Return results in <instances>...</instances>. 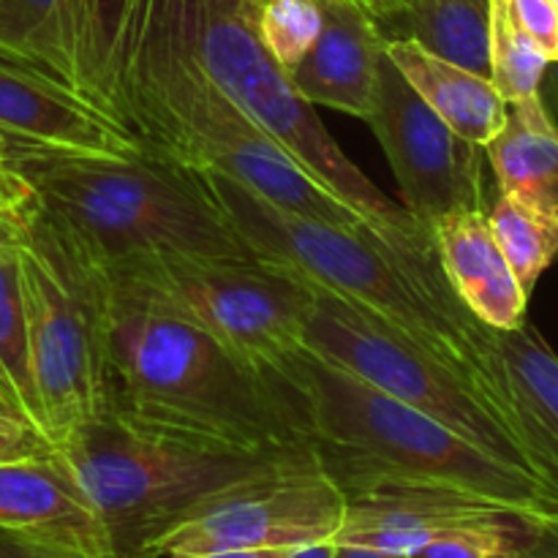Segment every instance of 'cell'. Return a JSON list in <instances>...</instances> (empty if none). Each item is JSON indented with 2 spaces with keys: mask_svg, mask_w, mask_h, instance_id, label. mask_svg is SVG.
Wrapping results in <instances>:
<instances>
[{
  "mask_svg": "<svg viewBox=\"0 0 558 558\" xmlns=\"http://www.w3.org/2000/svg\"><path fill=\"white\" fill-rule=\"evenodd\" d=\"M104 98L145 147L229 174L298 216L374 232L202 71L174 31L167 0H112Z\"/></svg>",
  "mask_w": 558,
  "mask_h": 558,
  "instance_id": "6da1fadb",
  "label": "cell"
},
{
  "mask_svg": "<svg viewBox=\"0 0 558 558\" xmlns=\"http://www.w3.org/2000/svg\"><path fill=\"white\" fill-rule=\"evenodd\" d=\"M294 403L303 445L343 496L396 485L452 488L505 505L534 523L558 501L534 477L349 374L308 343L270 376Z\"/></svg>",
  "mask_w": 558,
  "mask_h": 558,
  "instance_id": "7a4b0ae2",
  "label": "cell"
},
{
  "mask_svg": "<svg viewBox=\"0 0 558 558\" xmlns=\"http://www.w3.org/2000/svg\"><path fill=\"white\" fill-rule=\"evenodd\" d=\"M196 172L251 256L287 267L392 327L414 347L466 376L490 401L480 360V319L452 294L436 251L403 254L371 229H347L298 216L229 174L213 169Z\"/></svg>",
  "mask_w": 558,
  "mask_h": 558,
  "instance_id": "3957f363",
  "label": "cell"
},
{
  "mask_svg": "<svg viewBox=\"0 0 558 558\" xmlns=\"http://www.w3.org/2000/svg\"><path fill=\"white\" fill-rule=\"evenodd\" d=\"M107 319L109 409L245 450L303 445L287 392L210 336L125 298L112 283Z\"/></svg>",
  "mask_w": 558,
  "mask_h": 558,
  "instance_id": "277c9868",
  "label": "cell"
},
{
  "mask_svg": "<svg viewBox=\"0 0 558 558\" xmlns=\"http://www.w3.org/2000/svg\"><path fill=\"white\" fill-rule=\"evenodd\" d=\"M38 207L101 265L140 256H251L199 172L153 147L114 156L14 150Z\"/></svg>",
  "mask_w": 558,
  "mask_h": 558,
  "instance_id": "5b68a950",
  "label": "cell"
},
{
  "mask_svg": "<svg viewBox=\"0 0 558 558\" xmlns=\"http://www.w3.org/2000/svg\"><path fill=\"white\" fill-rule=\"evenodd\" d=\"M287 450H245L107 409L54 458L96 507L114 558H142L191 507Z\"/></svg>",
  "mask_w": 558,
  "mask_h": 558,
  "instance_id": "8992f818",
  "label": "cell"
},
{
  "mask_svg": "<svg viewBox=\"0 0 558 558\" xmlns=\"http://www.w3.org/2000/svg\"><path fill=\"white\" fill-rule=\"evenodd\" d=\"M174 31L207 76L305 172L352 205L374 232L403 254H430L434 240L401 205L387 199L338 147L281 65L265 52L251 0H167Z\"/></svg>",
  "mask_w": 558,
  "mask_h": 558,
  "instance_id": "52a82bcc",
  "label": "cell"
},
{
  "mask_svg": "<svg viewBox=\"0 0 558 558\" xmlns=\"http://www.w3.org/2000/svg\"><path fill=\"white\" fill-rule=\"evenodd\" d=\"M20 272L44 430L58 447L109 409L107 270L36 202Z\"/></svg>",
  "mask_w": 558,
  "mask_h": 558,
  "instance_id": "ba28073f",
  "label": "cell"
},
{
  "mask_svg": "<svg viewBox=\"0 0 558 558\" xmlns=\"http://www.w3.org/2000/svg\"><path fill=\"white\" fill-rule=\"evenodd\" d=\"M109 283L185 322L240 363L272 376L305 343L308 292L292 270L256 256H140L104 265Z\"/></svg>",
  "mask_w": 558,
  "mask_h": 558,
  "instance_id": "9c48e42d",
  "label": "cell"
},
{
  "mask_svg": "<svg viewBox=\"0 0 558 558\" xmlns=\"http://www.w3.org/2000/svg\"><path fill=\"white\" fill-rule=\"evenodd\" d=\"M298 278L308 292L305 343L314 352L537 480L507 420L466 376L338 294Z\"/></svg>",
  "mask_w": 558,
  "mask_h": 558,
  "instance_id": "30bf717a",
  "label": "cell"
},
{
  "mask_svg": "<svg viewBox=\"0 0 558 558\" xmlns=\"http://www.w3.org/2000/svg\"><path fill=\"white\" fill-rule=\"evenodd\" d=\"M343 512V490L322 469L314 450L298 445L191 507L142 550V558L327 543L336 539Z\"/></svg>",
  "mask_w": 558,
  "mask_h": 558,
  "instance_id": "8fae6325",
  "label": "cell"
},
{
  "mask_svg": "<svg viewBox=\"0 0 558 558\" xmlns=\"http://www.w3.org/2000/svg\"><path fill=\"white\" fill-rule=\"evenodd\" d=\"M379 140L398 180L403 210L428 229L436 218L461 210H488L485 150L450 129L401 71L385 58L379 93L365 120Z\"/></svg>",
  "mask_w": 558,
  "mask_h": 558,
  "instance_id": "7c38bea8",
  "label": "cell"
},
{
  "mask_svg": "<svg viewBox=\"0 0 558 558\" xmlns=\"http://www.w3.org/2000/svg\"><path fill=\"white\" fill-rule=\"evenodd\" d=\"M0 136L14 150L65 156L123 158L145 147L107 109L9 58H0Z\"/></svg>",
  "mask_w": 558,
  "mask_h": 558,
  "instance_id": "4fadbf2b",
  "label": "cell"
},
{
  "mask_svg": "<svg viewBox=\"0 0 558 558\" xmlns=\"http://www.w3.org/2000/svg\"><path fill=\"white\" fill-rule=\"evenodd\" d=\"M480 360L490 401L558 501V354L532 322L518 330H494L480 322Z\"/></svg>",
  "mask_w": 558,
  "mask_h": 558,
  "instance_id": "5bb4252c",
  "label": "cell"
},
{
  "mask_svg": "<svg viewBox=\"0 0 558 558\" xmlns=\"http://www.w3.org/2000/svg\"><path fill=\"white\" fill-rule=\"evenodd\" d=\"M501 518L523 521L505 505L466 494V490L396 485V488H376L368 494L349 496L343 523L332 543L412 556L414 550L458 529L501 521Z\"/></svg>",
  "mask_w": 558,
  "mask_h": 558,
  "instance_id": "9a60e30c",
  "label": "cell"
},
{
  "mask_svg": "<svg viewBox=\"0 0 558 558\" xmlns=\"http://www.w3.org/2000/svg\"><path fill=\"white\" fill-rule=\"evenodd\" d=\"M0 532L76 558H114L96 507L54 456L0 463Z\"/></svg>",
  "mask_w": 558,
  "mask_h": 558,
  "instance_id": "2e32d148",
  "label": "cell"
},
{
  "mask_svg": "<svg viewBox=\"0 0 558 558\" xmlns=\"http://www.w3.org/2000/svg\"><path fill=\"white\" fill-rule=\"evenodd\" d=\"M9 20L25 65L114 114L104 98L112 0H9Z\"/></svg>",
  "mask_w": 558,
  "mask_h": 558,
  "instance_id": "e0dca14e",
  "label": "cell"
},
{
  "mask_svg": "<svg viewBox=\"0 0 558 558\" xmlns=\"http://www.w3.org/2000/svg\"><path fill=\"white\" fill-rule=\"evenodd\" d=\"M319 38L289 82L311 107L368 120L387 58L381 22L357 0H319Z\"/></svg>",
  "mask_w": 558,
  "mask_h": 558,
  "instance_id": "ac0fdd59",
  "label": "cell"
},
{
  "mask_svg": "<svg viewBox=\"0 0 558 558\" xmlns=\"http://www.w3.org/2000/svg\"><path fill=\"white\" fill-rule=\"evenodd\" d=\"M441 272L463 308L494 330L526 325L529 294L507 265L485 210H461L428 227Z\"/></svg>",
  "mask_w": 558,
  "mask_h": 558,
  "instance_id": "d6986e66",
  "label": "cell"
},
{
  "mask_svg": "<svg viewBox=\"0 0 558 558\" xmlns=\"http://www.w3.org/2000/svg\"><path fill=\"white\" fill-rule=\"evenodd\" d=\"M387 58L420 98L456 134L485 147L501 131L510 104L499 96L488 76L441 60L412 38H387Z\"/></svg>",
  "mask_w": 558,
  "mask_h": 558,
  "instance_id": "ffe728a7",
  "label": "cell"
},
{
  "mask_svg": "<svg viewBox=\"0 0 558 558\" xmlns=\"http://www.w3.org/2000/svg\"><path fill=\"white\" fill-rule=\"evenodd\" d=\"M483 150L499 194L558 218V125L543 98L510 104L505 125Z\"/></svg>",
  "mask_w": 558,
  "mask_h": 558,
  "instance_id": "44dd1931",
  "label": "cell"
},
{
  "mask_svg": "<svg viewBox=\"0 0 558 558\" xmlns=\"http://www.w3.org/2000/svg\"><path fill=\"white\" fill-rule=\"evenodd\" d=\"M407 38L490 80V0H407Z\"/></svg>",
  "mask_w": 558,
  "mask_h": 558,
  "instance_id": "7402d4cb",
  "label": "cell"
},
{
  "mask_svg": "<svg viewBox=\"0 0 558 558\" xmlns=\"http://www.w3.org/2000/svg\"><path fill=\"white\" fill-rule=\"evenodd\" d=\"M0 401L5 409L36 425L44 436V414L33 379L31 330L22 292L20 245L0 248ZM49 439V436H47Z\"/></svg>",
  "mask_w": 558,
  "mask_h": 558,
  "instance_id": "603a6c76",
  "label": "cell"
},
{
  "mask_svg": "<svg viewBox=\"0 0 558 558\" xmlns=\"http://www.w3.org/2000/svg\"><path fill=\"white\" fill-rule=\"evenodd\" d=\"M488 227L523 292L534 287L558 256V218L499 194L485 210Z\"/></svg>",
  "mask_w": 558,
  "mask_h": 558,
  "instance_id": "cb8c5ba5",
  "label": "cell"
},
{
  "mask_svg": "<svg viewBox=\"0 0 558 558\" xmlns=\"http://www.w3.org/2000/svg\"><path fill=\"white\" fill-rule=\"evenodd\" d=\"M548 58L523 36L499 0H490V82L507 104L539 96Z\"/></svg>",
  "mask_w": 558,
  "mask_h": 558,
  "instance_id": "d4e9b609",
  "label": "cell"
},
{
  "mask_svg": "<svg viewBox=\"0 0 558 558\" xmlns=\"http://www.w3.org/2000/svg\"><path fill=\"white\" fill-rule=\"evenodd\" d=\"M251 22L265 52L292 74L322 33L319 0H251Z\"/></svg>",
  "mask_w": 558,
  "mask_h": 558,
  "instance_id": "484cf974",
  "label": "cell"
},
{
  "mask_svg": "<svg viewBox=\"0 0 558 558\" xmlns=\"http://www.w3.org/2000/svg\"><path fill=\"white\" fill-rule=\"evenodd\" d=\"M526 529L529 523L518 521V518L474 523V526L458 529L447 537L434 539L425 548L414 550L409 558H490L521 545L526 539Z\"/></svg>",
  "mask_w": 558,
  "mask_h": 558,
  "instance_id": "4316f807",
  "label": "cell"
},
{
  "mask_svg": "<svg viewBox=\"0 0 558 558\" xmlns=\"http://www.w3.org/2000/svg\"><path fill=\"white\" fill-rule=\"evenodd\" d=\"M36 210V196L27 180L9 169L5 178H0V248H16L27 240L31 232V218Z\"/></svg>",
  "mask_w": 558,
  "mask_h": 558,
  "instance_id": "83f0119b",
  "label": "cell"
},
{
  "mask_svg": "<svg viewBox=\"0 0 558 558\" xmlns=\"http://www.w3.org/2000/svg\"><path fill=\"white\" fill-rule=\"evenodd\" d=\"M523 36L532 38L548 63H558V0H499Z\"/></svg>",
  "mask_w": 558,
  "mask_h": 558,
  "instance_id": "f1b7e54d",
  "label": "cell"
},
{
  "mask_svg": "<svg viewBox=\"0 0 558 558\" xmlns=\"http://www.w3.org/2000/svg\"><path fill=\"white\" fill-rule=\"evenodd\" d=\"M54 456V445L11 409L0 407V463L36 461Z\"/></svg>",
  "mask_w": 558,
  "mask_h": 558,
  "instance_id": "f546056e",
  "label": "cell"
},
{
  "mask_svg": "<svg viewBox=\"0 0 558 558\" xmlns=\"http://www.w3.org/2000/svg\"><path fill=\"white\" fill-rule=\"evenodd\" d=\"M523 548L534 558H558V512L529 523Z\"/></svg>",
  "mask_w": 558,
  "mask_h": 558,
  "instance_id": "4dcf8cb0",
  "label": "cell"
},
{
  "mask_svg": "<svg viewBox=\"0 0 558 558\" xmlns=\"http://www.w3.org/2000/svg\"><path fill=\"white\" fill-rule=\"evenodd\" d=\"M0 558H76V556L58 554V550L41 548V545L25 543V539L0 532Z\"/></svg>",
  "mask_w": 558,
  "mask_h": 558,
  "instance_id": "1f68e13d",
  "label": "cell"
},
{
  "mask_svg": "<svg viewBox=\"0 0 558 558\" xmlns=\"http://www.w3.org/2000/svg\"><path fill=\"white\" fill-rule=\"evenodd\" d=\"M0 58L16 60V63H25V60H22L20 47H16L14 31H11L9 0H0Z\"/></svg>",
  "mask_w": 558,
  "mask_h": 558,
  "instance_id": "d6a6232c",
  "label": "cell"
},
{
  "mask_svg": "<svg viewBox=\"0 0 558 558\" xmlns=\"http://www.w3.org/2000/svg\"><path fill=\"white\" fill-rule=\"evenodd\" d=\"M292 548H238V550H210V554H194L180 558H283Z\"/></svg>",
  "mask_w": 558,
  "mask_h": 558,
  "instance_id": "836d02e7",
  "label": "cell"
},
{
  "mask_svg": "<svg viewBox=\"0 0 558 558\" xmlns=\"http://www.w3.org/2000/svg\"><path fill=\"white\" fill-rule=\"evenodd\" d=\"M336 558H409V556H403V554H387V550L363 548V545L336 543Z\"/></svg>",
  "mask_w": 558,
  "mask_h": 558,
  "instance_id": "e575fe53",
  "label": "cell"
},
{
  "mask_svg": "<svg viewBox=\"0 0 558 558\" xmlns=\"http://www.w3.org/2000/svg\"><path fill=\"white\" fill-rule=\"evenodd\" d=\"M283 558H336V543L327 539V543H311L292 548Z\"/></svg>",
  "mask_w": 558,
  "mask_h": 558,
  "instance_id": "d590c367",
  "label": "cell"
},
{
  "mask_svg": "<svg viewBox=\"0 0 558 558\" xmlns=\"http://www.w3.org/2000/svg\"><path fill=\"white\" fill-rule=\"evenodd\" d=\"M357 3H363L365 9H368L371 14H374L379 22L396 20V16H398L396 3H392V0H357Z\"/></svg>",
  "mask_w": 558,
  "mask_h": 558,
  "instance_id": "8d00e7d4",
  "label": "cell"
},
{
  "mask_svg": "<svg viewBox=\"0 0 558 558\" xmlns=\"http://www.w3.org/2000/svg\"><path fill=\"white\" fill-rule=\"evenodd\" d=\"M11 156H14V147L0 136V178H5L11 169Z\"/></svg>",
  "mask_w": 558,
  "mask_h": 558,
  "instance_id": "74e56055",
  "label": "cell"
},
{
  "mask_svg": "<svg viewBox=\"0 0 558 558\" xmlns=\"http://www.w3.org/2000/svg\"><path fill=\"white\" fill-rule=\"evenodd\" d=\"M490 558H534V556L529 554V550L523 548V543H521V545H515V548H507V550H501V554H496Z\"/></svg>",
  "mask_w": 558,
  "mask_h": 558,
  "instance_id": "f35d334b",
  "label": "cell"
},
{
  "mask_svg": "<svg viewBox=\"0 0 558 558\" xmlns=\"http://www.w3.org/2000/svg\"><path fill=\"white\" fill-rule=\"evenodd\" d=\"M392 3H396V11H398V16H401V11H403V5H407V0H392Z\"/></svg>",
  "mask_w": 558,
  "mask_h": 558,
  "instance_id": "ab89813d",
  "label": "cell"
},
{
  "mask_svg": "<svg viewBox=\"0 0 558 558\" xmlns=\"http://www.w3.org/2000/svg\"><path fill=\"white\" fill-rule=\"evenodd\" d=\"M0 407H3V401H0Z\"/></svg>",
  "mask_w": 558,
  "mask_h": 558,
  "instance_id": "60d3db41",
  "label": "cell"
}]
</instances>
